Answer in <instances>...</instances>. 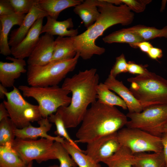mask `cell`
<instances>
[{"instance_id": "6da1fadb", "label": "cell", "mask_w": 167, "mask_h": 167, "mask_svg": "<svg viewBox=\"0 0 167 167\" xmlns=\"http://www.w3.org/2000/svg\"><path fill=\"white\" fill-rule=\"evenodd\" d=\"M100 1L98 6L100 14L96 21L84 32L72 37L76 51L84 60L105 53V49L97 45L95 41L106 29L117 24L129 25L134 19V13L126 4L117 6L105 0Z\"/></svg>"}, {"instance_id": "7a4b0ae2", "label": "cell", "mask_w": 167, "mask_h": 167, "mask_svg": "<svg viewBox=\"0 0 167 167\" xmlns=\"http://www.w3.org/2000/svg\"><path fill=\"white\" fill-rule=\"evenodd\" d=\"M99 80L95 68L79 71L71 77L65 78L62 87L72 93L71 102L67 106L59 107L56 112L61 116L66 128L79 125L88 106L96 102V87Z\"/></svg>"}, {"instance_id": "3957f363", "label": "cell", "mask_w": 167, "mask_h": 167, "mask_svg": "<svg viewBox=\"0 0 167 167\" xmlns=\"http://www.w3.org/2000/svg\"><path fill=\"white\" fill-rule=\"evenodd\" d=\"M127 117L115 106L98 101L87 109L76 134V143L88 144L102 136L117 132L126 126Z\"/></svg>"}, {"instance_id": "277c9868", "label": "cell", "mask_w": 167, "mask_h": 167, "mask_svg": "<svg viewBox=\"0 0 167 167\" xmlns=\"http://www.w3.org/2000/svg\"><path fill=\"white\" fill-rule=\"evenodd\" d=\"M129 89L143 109L149 106L167 103V80L149 72L127 79Z\"/></svg>"}, {"instance_id": "5b68a950", "label": "cell", "mask_w": 167, "mask_h": 167, "mask_svg": "<svg viewBox=\"0 0 167 167\" xmlns=\"http://www.w3.org/2000/svg\"><path fill=\"white\" fill-rule=\"evenodd\" d=\"M80 57L77 52L73 58L51 61L43 65H28L27 80L32 86L45 87L57 85L75 69Z\"/></svg>"}, {"instance_id": "8992f818", "label": "cell", "mask_w": 167, "mask_h": 167, "mask_svg": "<svg viewBox=\"0 0 167 167\" xmlns=\"http://www.w3.org/2000/svg\"><path fill=\"white\" fill-rule=\"evenodd\" d=\"M18 89L24 97H32L38 102L42 117L47 118L56 112L60 107L67 106L71 103L69 91L58 85L41 87L21 85Z\"/></svg>"}, {"instance_id": "52a82bcc", "label": "cell", "mask_w": 167, "mask_h": 167, "mask_svg": "<svg viewBox=\"0 0 167 167\" xmlns=\"http://www.w3.org/2000/svg\"><path fill=\"white\" fill-rule=\"evenodd\" d=\"M127 127L138 128L161 137L167 123V103L151 105L139 113L128 112Z\"/></svg>"}, {"instance_id": "ba28073f", "label": "cell", "mask_w": 167, "mask_h": 167, "mask_svg": "<svg viewBox=\"0 0 167 167\" xmlns=\"http://www.w3.org/2000/svg\"><path fill=\"white\" fill-rule=\"evenodd\" d=\"M10 92L5 93L7 100L3 103L8 111L9 118L17 128L26 127L31 122L38 121L42 117L38 105L32 104L23 97L18 88L14 86Z\"/></svg>"}, {"instance_id": "9c48e42d", "label": "cell", "mask_w": 167, "mask_h": 167, "mask_svg": "<svg viewBox=\"0 0 167 167\" xmlns=\"http://www.w3.org/2000/svg\"><path fill=\"white\" fill-rule=\"evenodd\" d=\"M117 137L120 144L127 148L134 154L163 151L161 137L139 129L123 128L117 132Z\"/></svg>"}, {"instance_id": "30bf717a", "label": "cell", "mask_w": 167, "mask_h": 167, "mask_svg": "<svg viewBox=\"0 0 167 167\" xmlns=\"http://www.w3.org/2000/svg\"><path fill=\"white\" fill-rule=\"evenodd\" d=\"M54 141L42 138L36 140L16 138L11 147L27 164L34 160L40 163L56 159L53 149Z\"/></svg>"}, {"instance_id": "8fae6325", "label": "cell", "mask_w": 167, "mask_h": 167, "mask_svg": "<svg viewBox=\"0 0 167 167\" xmlns=\"http://www.w3.org/2000/svg\"><path fill=\"white\" fill-rule=\"evenodd\" d=\"M117 132L104 136L88 143L84 152L95 162H102L113 155L121 146Z\"/></svg>"}, {"instance_id": "7c38bea8", "label": "cell", "mask_w": 167, "mask_h": 167, "mask_svg": "<svg viewBox=\"0 0 167 167\" xmlns=\"http://www.w3.org/2000/svg\"><path fill=\"white\" fill-rule=\"evenodd\" d=\"M44 18L38 19L22 41L17 45L11 47V54L14 58L24 59L30 56L39 41Z\"/></svg>"}, {"instance_id": "4fadbf2b", "label": "cell", "mask_w": 167, "mask_h": 167, "mask_svg": "<svg viewBox=\"0 0 167 167\" xmlns=\"http://www.w3.org/2000/svg\"><path fill=\"white\" fill-rule=\"evenodd\" d=\"M6 59L12 62H0V82L6 88L13 87L16 79L27 72L26 63L24 59L7 56Z\"/></svg>"}, {"instance_id": "5bb4252c", "label": "cell", "mask_w": 167, "mask_h": 167, "mask_svg": "<svg viewBox=\"0 0 167 167\" xmlns=\"http://www.w3.org/2000/svg\"><path fill=\"white\" fill-rule=\"evenodd\" d=\"M55 40L54 36L45 33L40 37L34 49L28 57V65H43L49 62L52 58Z\"/></svg>"}, {"instance_id": "9a60e30c", "label": "cell", "mask_w": 167, "mask_h": 167, "mask_svg": "<svg viewBox=\"0 0 167 167\" xmlns=\"http://www.w3.org/2000/svg\"><path fill=\"white\" fill-rule=\"evenodd\" d=\"M48 16V14L39 7L37 3L35 5L29 12L26 15L19 27L11 31L8 40L9 46L13 47L19 44L38 19Z\"/></svg>"}, {"instance_id": "2e32d148", "label": "cell", "mask_w": 167, "mask_h": 167, "mask_svg": "<svg viewBox=\"0 0 167 167\" xmlns=\"http://www.w3.org/2000/svg\"><path fill=\"white\" fill-rule=\"evenodd\" d=\"M38 127L33 126L31 124L22 129L16 128L15 134L16 138L22 139H37L39 137L45 138L61 143L64 142L65 139L58 136H53L48 135L47 132L50 130L52 126L48 117L42 118L37 121Z\"/></svg>"}, {"instance_id": "e0dca14e", "label": "cell", "mask_w": 167, "mask_h": 167, "mask_svg": "<svg viewBox=\"0 0 167 167\" xmlns=\"http://www.w3.org/2000/svg\"><path fill=\"white\" fill-rule=\"evenodd\" d=\"M104 83L109 89L118 94L124 101L128 112L139 113L143 110L139 102L122 81H120L109 75Z\"/></svg>"}, {"instance_id": "ac0fdd59", "label": "cell", "mask_w": 167, "mask_h": 167, "mask_svg": "<svg viewBox=\"0 0 167 167\" xmlns=\"http://www.w3.org/2000/svg\"><path fill=\"white\" fill-rule=\"evenodd\" d=\"M25 14L14 13L11 15L0 16V53L5 56L11 54L8 44V36L12 27L20 26Z\"/></svg>"}, {"instance_id": "d6986e66", "label": "cell", "mask_w": 167, "mask_h": 167, "mask_svg": "<svg viewBox=\"0 0 167 167\" xmlns=\"http://www.w3.org/2000/svg\"><path fill=\"white\" fill-rule=\"evenodd\" d=\"M46 18V23L42 26L41 34L45 33L53 36L58 35L62 37H74L78 35V29L72 28L74 24L71 18L58 21L49 16Z\"/></svg>"}, {"instance_id": "ffe728a7", "label": "cell", "mask_w": 167, "mask_h": 167, "mask_svg": "<svg viewBox=\"0 0 167 167\" xmlns=\"http://www.w3.org/2000/svg\"><path fill=\"white\" fill-rule=\"evenodd\" d=\"M100 0H86L74 7V12L82 20L87 29L96 21L100 13L98 6Z\"/></svg>"}, {"instance_id": "44dd1931", "label": "cell", "mask_w": 167, "mask_h": 167, "mask_svg": "<svg viewBox=\"0 0 167 167\" xmlns=\"http://www.w3.org/2000/svg\"><path fill=\"white\" fill-rule=\"evenodd\" d=\"M77 53L72 37L58 36L54 41L53 55L50 62L71 59Z\"/></svg>"}, {"instance_id": "7402d4cb", "label": "cell", "mask_w": 167, "mask_h": 167, "mask_svg": "<svg viewBox=\"0 0 167 167\" xmlns=\"http://www.w3.org/2000/svg\"><path fill=\"white\" fill-rule=\"evenodd\" d=\"M83 2L82 0H38L37 4L48 16L57 20L62 11L75 7Z\"/></svg>"}, {"instance_id": "603a6c76", "label": "cell", "mask_w": 167, "mask_h": 167, "mask_svg": "<svg viewBox=\"0 0 167 167\" xmlns=\"http://www.w3.org/2000/svg\"><path fill=\"white\" fill-rule=\"evenodd\" d=\"M135 161L134 154L127 148L121 145L113 155L102 162L108 167H133Z\"/></svg>"}, {"instance_id": "cb8c5ba5", "label": "cell", "mask_w": 167, "mask_h": 167, "mask_svg": "<svg viewBox=\"0 0 167 167\" xmlns=\"http://www.w3.org/2000/svg\"><path fill=\"white\" fill-rule=\"evenodd\" d=\"M102 40L105 43L108 44L126 43L129 45L145 41L139 34L127 28L114 31L104 37Z\"/></svg>"}, {"instance_id": "d4e9b609", "label": "cell", "mask_w": 167, "mask_h": 167, "mask_svg": "<svg viewBox=\"0 0 167 167\" xmlns=\"http://www.w3.org/2000/svg\"><path fill=\"white\" fill-rule=\"evenodd\" d=\"M96 98L102 104L112 106H118L123 109L127 107L124 101L111 91L104 83H100L96 87Z\"/></svg>"}, {"instance_id": "484cf974", "label": "cell", "mask_w": 167, "mask_h": 167, "mask_svg": "<svg viewBox=\"0 0 167 167\" xmlns=\"http://www.w3.org/2000/svg\"><path fill=\"white\" fill-rule=\"evenodd\" d=\"M136 167H165V162L163 151L151 153L146 152L134 154Z\"/></svg>"}, {"instance_id": "4316f807", "label": "cell", "mask_w": 167, "mask_h": 167, "mask_svg": "<svg viewBox=\"0 0 167 167\" xmlns=\"http://www.w3.org/2000/svg\"><path fill=\"white\" fill-rule=\"evenodd\" d=\"M28 165L11 147L0 146V167H27Z\"/></svg>"}, {"instance_id": "83f0119b", "label": "cell", "mask_w": 167, "mask_h": 167, "mask_svg": "<svg viewBox=\"0 0 167 167\" xmlns=\"http://www.w3.org/2000/svg\"><path fill=\"white\" fill-rule=\"evenodd\" d=\"M62 144L78 167H101L99 163L95 162L84 151L76 148L65 139Z\"/></svg>"}, {"instance_id": "f1b7e54d", "label": "cell", "mask_w": 167, "mask_h": 167, "mask_svg": "<svg viewBox=\"0 0 167 167\" xmlns=\"http://www.w3.org/2000/svg\"><path fill=\"white\" fill-rule=\"evenodd\" d=\"M139 34L145 41L157 37L167 38V26L161 29L139 24L127 28Z\"/></svg>"}, {"instance_id": "f546056e", "label": "cell", "mask_w": 167, "mask_h": 167, "mask_svg": "<svg viewBox=\"0 0 167 167\" xmlns=\"http://www.w3.org/2000/svg\"><path fill=\"white\" fill-rule=\"evenodd\" d=\"M17 128L10 118L0 121V146L11 147L15 139Z\"/></svg>"}, {"instance_id": "4dcf8cb0", "label": "cell", "mask_w": 167, "mask_h": 167, "mask_svg": "<svg viewBox=\"0 0 167 167\" xmlns=\"http://www.w3.org/2000/svg\"><path fill=\"white\" fill-rule=\"evenodd\" d=\"M49 122L54 123L56 127L54 134L57 136L63 138L69 143L76 148L82 150L76 143L70 137L66 130L64 123L60 115L57 112L52 114L48 117Z\"/></svg>"}, {"instance_id": "1f68e13d", "label": "cell", "mask_w": 167, "mask_h": 167, "mask_svg": "<svg viewBox=\"0 0 167 167\" xmlns=\"http://www.w3.org/2000/svg\"><path fill=\"white\" fill-rule=\"evenodd\" d=\"M53 149L56 159L59 161V167H77V165L62 143L54 141Z\"/></svg>"}, {"instance_id": "d6a6232c", "label": "cell", "mask_w": 167, "mask_h": 167, "mask_svg": "<svg viewBox=\"0 0 167 167\" xmlns=\"http://www.w3.org/2000/svg\"><path fill=\"white\" fill-rule=\"evenodd\" d=\"M15 13L26 14L36 4L38 0H9Z\"/></svg>"}, {"instance_id": "836d02e7", "label": "cell", "mask_w": 167, "mask_h": 167, "mask_svg": "<svg viewBox=\"0 0 167 167\" xmlns=\"http://www.w3.org/2000/svg\"><path fill=\"white\" fill-rule=\"evenodd\" d=\"M127 62L125 55L122 54L116 58L115 62L111 69L109 75L116 78L118 74L127 71Z\"/></svg>"}, {"instance_id": "e575fe53", "label": "cell", "mask_w": 167, "mask_h": 167, "mask_svg": "<svg viewBox=\"0 0 167 167\" xmlns=\"http://www.w3.org/2000/svg\"><path fill=\"white\" fill-rule=\"evenodd\" d=\"M122 4L128 6L131 10L137 13L143 12L151 0H121Z\"/></svg>"}, {"instance_id": "d590c367", "label": "cell", "mask_w": 167, "mask_h": 167, "mask_svg": "<svg viewBox=\"0 0 167 167\" xmlns=\"http://www.w3.org/2000/svg\"><path fill=\"white\" fill-rule=\"evenodd\" d=\"M146 67V66L138 64L134 62L130 61L127 62V71L133 74H144L149 71Z\"/></svg>"}, {"instance_id": "8d00e7d4", "label": "cell", "mask_w": 167, "mask_h": 167, "mask_svg": "<svg viewBox=\"0 0 167 167\" xmlns=\"http://www.w3.org/2000/svg\"><path fill=\"white\" fill-rule=\"evenodd\" d=\"M15 13L9 0H0V16L8 15Z\"/></svg>"}, {"instance_id": "74e56055", "label": "cell", "mask_w": 167, "mask_h": 167, "mask_svg": "<svg viewBox=\"0 0 167 167\" xmlns=\"http://www.w3.org/2000/svg\"><path fill=\"white\" fill-rule=\"evenodd\" d=\"M130 45L133 48H138L141 51L147 54L150 49L153 47L150 43L147 41L140 42Z\"/></svg>"}, {"instance_id": "f35d334b", "label": "cell", "mask_w": 167, "mask_h": 167, "mask_svg": "<svg viewBox=\"0 0 167 167\" xmlns=\"http://www.w3.org/2000/svg\"><path fill=\"white\" fill-rule=\"evenodd\" d=\"M147 54L151 58L156 60L161 58L163 55L161 49L153 47L150 49Z\"/></svg>"}, {"instance_id": "ab89813d", "label": "cell", "mask_w": 167, "mask_h": 167, "mask_svg": "<svg viewBox=\"0 0 167 167\" xmlns=\"http://www.w3.org/2000/svg\"><path fill=\"white\" fill-rule=\"evenodd\" d=\"M161 137L165 162V167H167V132H164Z\"/></svg>"}, {"instance_id": "60d3db41", "label": "cell", "mask_w": 167, "mask_h": 167, "mask_svg": "<svg viewBox=\"0 0 167 167\" xmlns=\"http://www.w3.org/2000/svg\"><path fill=\"white\" fill-rule=\"evenodd\" d=\"M7 118H9V113L2 102L0 104V121Z\"/></svg>"}, {"instance_id": "b9f144b4", "label": "cell", "mask_w": 167, "mask_h": 167, "mask_svg": "<svg viewBox=\"0 0 167 167\" xmlns=\"http://www.w3.org/2000/svg\"><path fill=\"white\" fill-rule=\"evenodd\" d=\"M8 92L6 88L0 84V98L3 99L5 96V93Z\"/></svg>"}, {"instance_id": "7bdbcfd3", "label": "cell", "mask_w": 167, "mask_h": 167, "mask_svg": "<svg viewBox=\"0 0 167 167\" xmlns=\"http://www.w3.org/2000/svg\"><path fill=\"white\" fill-rule=\"evenodd\" d=\"M164 133L165 132H167V123L164 126L163 129Z\"/></svg>"}, {"instance_id": "ee69618b", "label": "cell", "mask_w": 167, "mask_h": 167, "mask_svg": "<svg viewBox=\"0 0 167 167\" xmlns=\"http://www.w3.org/2000/svg\"><path fill=\"white\" fill-rule=\"evenodd\" d=\"M33 161H31L28 165L27 167H32V166Z\"/></svg>"}, {"instance_id": "f6af8a7d", "label": "cell", "mask_w": 167, "mask_h": 167, "mask_svg": "<svg viewBox=\"0 0 167 167\" xmlns=\"http://www.w3.org/2000/svg\"><path fill=\"white\" fill-rule=\"evenodd\" d=\"M32 167H34L32 166ZM47 167H59V166L57 165H50Z\"/></svg>"}, {"instance_id": "bcb514c9", "label": "cell", "mask_w": 167, "mask_h": 167, "mask_svg": "<svg viewBox=\"0 0 167 167\" xmlns=\"http://www.w3.org/2000/svg\"><path fill=\"white\" fill-rule=\"evenodd\" d=\"M133 167H136L135 166H134Z\"/></svg>"}, {"instance_id": "7dc6e473", "label": "cell", "mask_w": 167, "mask_h": 167, "mask_svg": "<svg viewBox=\"0 0 167 167\" xmlns=\"http://www.w3.org/2000/svg\"></svg>"}]
</instances>
